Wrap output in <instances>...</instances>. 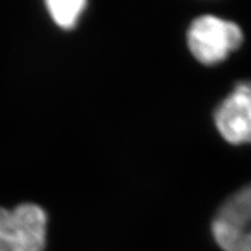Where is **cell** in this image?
Here are the masks:
<instances>
[{
  "label": "cell",
  "mask_w": 251,
  "mask_h": 251,
  "mask_svg": "<svg viewBox=\"0 0 251 251\" xmlns=\"http://www.w3.org/2000/svg\"><path fill=\"white\" fill-rule=\"evenodd\" d=\"M48 215L32 202L0 208V251H44Z\"/></svg>",
  "instance_id": "2"
},
{
  "label": "cell",
  "mask_w": 251,
  "mask_h": 251,
  "mask_svg": "<svg viewBox=\"0 0 251 251\" xmlns=\"http://www.w3.org/2000/svg\"><path fill=\"white\" fill-rule=\"evenodd\" d=\"M244 43L241 27L232 21L205 14L192 21L187 31V45L198 62L214 66L223 62L228 55Z\"/></svg>",
  "instance_id": "1"
},
{
  "label": "cell",
  "mask_w": 251,
  "mask_h": 251,
  "mask_svg": "<svg viewBox=\"0 0 251 251\" xmlns=\"http://www.w3.org/2000/svg\"><path fill=\"white\" fill-rule=\"evenodd\" d=\"M212 233L223 251H251V183L222 204L213 219Z\"/></svg>",
  "instance_id": "3"
},
{
  "label": "cell",
  "mask_w": 251,
  "mask_h": 251,
  "mask_svg": "<svg viewBox=\"0 0 251 251\" xmlns=\"http://www.w3.org/2000/svg\"><path fill=\"white\" fill-rule=\"evenodd\" d=\"M219 135L232 145H251V81L238 82L214 112Z\"/></svg>",
  "instance_id": "4"
},
{
  "label": "cell",
  "mask_w": 251,
  "mask_h": 251,
  "mask_svg": "<svg viewBox=\"0 0 251 251\" xmlns=\"http://www.w3.org/2000/svg\"><path fill=\"white\" fill-rule=\"evenodd\" d=\"M87 3L83 0H49L45 3L51 20L63 30H72Z\"/></svg>",
  "instance_id": "5"
}]
</instances>
